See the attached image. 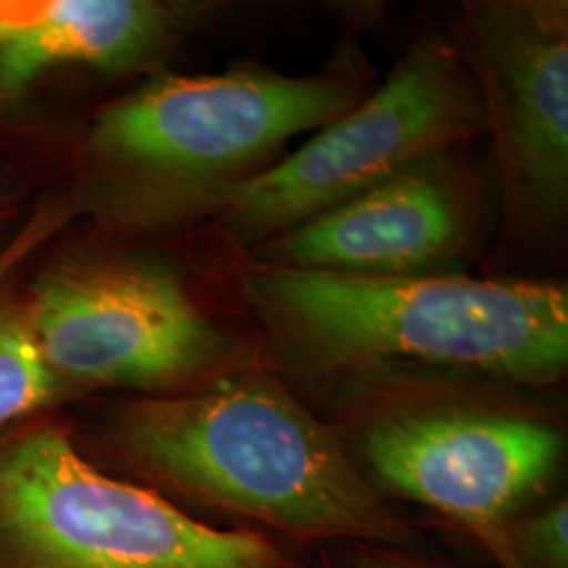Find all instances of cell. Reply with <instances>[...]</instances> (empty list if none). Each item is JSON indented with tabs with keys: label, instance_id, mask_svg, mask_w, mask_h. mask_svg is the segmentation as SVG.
<instances>
[{
	"label": "cell",
	"instance_id": "cell-1",
	"mask_svg": "<svg viewBox=\"0 0 568 568\" xmlns=\"http://www.w3.org/2000/svg\"><path fill=\"white\" fill-rule=\"evenodd\" d=\"M116 467L192 518L251 528L310 554L331 544L429 548L424 527L356 466L331 424L264 368L140 396L100 432Z\"/></svg>",
	"mask_w": 568,
	"mask_h": 568
},
{
	"label": "cell",
	"instance_id": "cell-2",
	"mask_svg": "<svg viewBox=\"0 0 568 568\" xmlns=\"http://www.w3.org/2000/svg\"><path fill=\"white\" fill-rule=\"evenodd\" d=\"M244 297L288 368L363 377L392 363L544 387L568 365V295L541 281L363 276L257 265Z\"/></svg>",
	"mask_w": 568,
	"mask_h": 568
},
{
	"label": "cell",
	"instance_id": "cell-3",
	"mask_svg": "<svg viewBox=\"0 0 568 568\" xmlns=\"http://www.w3.org/2000/svg\"><path fill=\"white\" fill-rule=\"evenodd\" d=\"M358 379L333 429L371 485L457 528L495 567L514 568L506 528L551 495L567 453L562 426L497 384Z\"/></svg>",
	"mask_w": 568,
	"mask_h": 568
},
{
	"label": "cell",
	"instance_id": "cell-4",
	"mask_svg": "<svg viewBox=\"0 0 568 568\" xmlns=\"http://www.w3.org/2000/svg\"><path fill=\"white\" fill-rule=\"evenodd\" d=\"M0 568H310L251 528L213 527L82 450L34 415L0 429Z\"/></svg>",
	"mask_w": 568,
	"mask_h": 568
},
{
	"label": "cell",
	"instance_id": "cell-5",
	"mask_svg": "<svg viewBox=\"0 0 568 568\" xmlns=\"http://www.w3.org/2000/svg\"><path fill=\"white\" fill-rule=\"evenodd\" d=\"M483 131L466 60L447 42L424 39L310 142L230 185L225 225L241 243H265Z\"/></svg>",
	"mask_w": 568,
	"mask_h": 568
},
{
	"label": "cell",
	"instance_id": "cell-6",
	"mask_svg": "<svg viewBox=\"0 0 568 568\" xmlns=\"http://www.w3.org/2000/svg\"><path fill=\"white\" fill-rule=\"evenodd\" d=\"M26 312L68 396L102 387L182 394L244 368L230 337L156 265L63 267Z\"/></svg>",
	"mask_w": 568,
	"mask_h": 568
},
{
	"label": "cell",
	"instance_id": "cell-7",
	"mask_svg": "<svg viewBox=\"0 0 568 568\" xmlns=\"http://www.w3.org/2000/svg\"><path fill=\"white\" fill-rule=\"evenodd\" d=\"M361 100V89L342 77H166L105 108L91 140L108 161L135 171L241 182L288 140L323 129Z\"/></svg>",
	"mask_w": 568,
	"mask_h": 568
},
{
	"label": "cell",
	"instance_id": "cell-8",
	"mask_svg": "<svg viewBox=\"0 0 568 568\" xmlns=\"http://www.w3.org/2000/svg\"><path fill=\"white\" fill-rule=\"evenodd\" d=\"M466 41L509 203L554 222L568 201L567 2H471Z\"/></svg>",
	"mask_w": 568,
	"mask_h": 568
},
{
	"label": "cell",
	"instance_id": "cell-9",
	"mask_svg": "<svg viewBox=\"0 0 568 568\" xmlns=\"http://www.w3.org/2000/svg\"><path fill=\"white\" fill-rule=\"evenodd\" d=\"M443 156L413 164L257 248V265L417 276L466 246L471 203Z\"/></svg>",
	"mask_w": 568,
	"mask_h": 568
},
{
	"label": "cell",
	"instance_id": "cell-10",
	"mask_svg": "<svg viewBox=\"0 0 568 568\" xmlns=\"http://www.w3.org/2000/svg\"><path fill=\"white\" fill-rule=\"evenodd\" d=\"M166 13L140 0H0V87L58 63L121 68L161 41Z\"/></svg>",
	"mask_w": 568,
	"mask_h": 568
},
{
	"label": "cell",
	"instance_id": "cell-11",
	"mask_svg": "<svg viewBox=\"0 0 568 568\" xmlns=\"http://www.w3.org/2000/svg\"><path fill=\"white\" fill-rule=\"evenodd\" d=\"M70 398L42 356L28 312L0 307V429Z\"/></svg>",
	"mask_w": 568,
	"mask_h": 568
},
{
	"label": "cell",
	"instance_id": "cell-12",
	"mask_svg": "<svg viewBox=\"0 0 568 568\" xmlns=\"http://www.w3.org/2000/svg\"><path fill=\"white\" fill-rule=\"evenodd\" d=\"M310 568H467L429 548L382 544H331L307 554Z\"/></svg>",
	"mask_w": 568,
	"mask_h": 568
},
{
	"label": "cell",
	"instance_id": "cell-13",
	"mask_svg": "<svg viewBox=\"0 0 568 568\" xmlns=\"http://www.w3.org/2000/svg\"><path fill=\"white\" fill-rule=\"evenodd\" d=\"M55 227H58V222L51 215H41L34 222L26 225V230L21 232L20 236L0 253V283L16 265L21 264V260H26L44 239H49Z\"/></svg>",
	"mask_w": 568,
	"mask_h": 568
}]
</instances>
